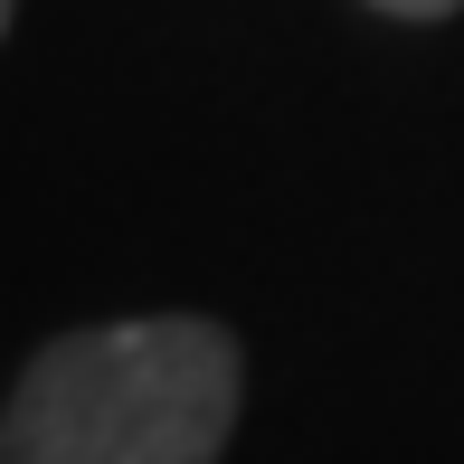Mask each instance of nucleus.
I'll return each instance as SVG.
<instances>
[{
  "mask_svg": "<svg viewBox=\"0 0 464 464\" xmlns=\"http://www.w3.org/2000/svg\"><path fill=\"white\" fill-rule=\"evenodd\" d=\"M370 10H389V19H446V10H464V0H370Z\"/></svg>",
  "mask_w": 464,
  "mask_h": 464,
  "instance_id": "nucleus-2",
  "label": "nucleus"
},
{
  "mask_svg": "<svg viewBox=\"0 0 464 464\" xmlns=\"http://www.w3.org/2000/svg\"><path fill=\"white\" fill-rule=\"evenodd\" d=\"M246 361L199 313H142L48 342L10 379L0 464H218Z\"/></svg>",
  "mask_w": 464,
  "mask_h": 464,
  "instance_id": "nucleus-1",
  "label": "nucleus"
}]
</instances>
